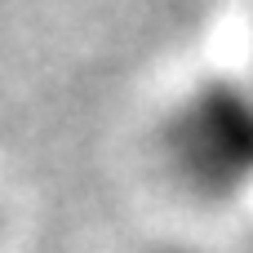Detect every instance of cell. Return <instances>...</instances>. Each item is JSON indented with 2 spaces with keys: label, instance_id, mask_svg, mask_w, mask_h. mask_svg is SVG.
I'll list each match as a JSON object with an SVG mask.
<instances>
[{
  "label": "cell",
  "instance_id": "cell-1",
  "mask_svg": "<svg viewBox=\"0 0 253 253\" xmlns=\"http://www.w3.org/2000/svg\"><path fill=\"white\" fill-rule=\"evenodd\" d=\"M165 169L178 187L209 205H227L253 187V76L205 80L169 107L160 129Z\"/></svg>",
  "mask_w": 253,
  "mask_h": 253
},
{
  "label": "cell",
  "instance_id": "cell-2",
  "mask_svg": "<svg viewBox=\"0 0 253 253\" xmlns=\"http://www.w3.org/2000/svg\"><path fill=\"white\" fill-rule=\"evenodd\" d=\"M165 253H191V249H165Z\"/></svg>",
  "mask_w": 253,
  "mask_h": 253
}]
</instances>
